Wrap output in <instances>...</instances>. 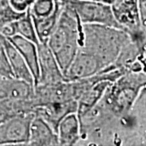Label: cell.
<instances>
[{"mask_svg": "<svg viewBox=\"0 0 146 146\" xmlns=\"http://www.w3.org/2000/svg\"><path fill=\"white\" fill-rule=\"evenodd\" d=\"M76 110L77 102L69 101L38 106L34 108L33 113L46 121L56 131L58 124L61 119L70 113H76Z\"/></svg>", "mask_w": 146, "mask_h": 146, "instance_id": "30bf717a", "label": "cell"}, {"mask_svg": "<svg viewBox=\"0 0 146 146\" xmlns=\"http://www.w3.org/2000/svg\"><path fill=\"white\" fill-rule=\"evenodd\" d=\"M14 28L16 35H19L25 39H28L36 45L39 44V40L36 35L33 21L29 11L25 15L14 22Z\"/></svg>", "mask_w": 146, "mask_h": 146, "instance_id": "e0dca14e", "label": "cell"}, {"mask_svg": "<svg viewBox=\"0 0 146 146\" xmlns=\"http://www.w3.org/2000/svg\"><path fill=\"white\" fill-rule=\"evenodd\" d=\"M11 43L16 47L25 61L28 68L31 72L34 80V86L39 79V64H38V50L37 45L34 42L25 39L19 35L7 37Z\"/></svg>", "mask_w": 146, "mask_h": 146, "instance_id": "4fadbf2b", "label": "cell"}, {"mask_svg": "<svg viewBox=\"0 0 146 146\" xmlns=\"http://www.w3.org/2000/svg\"><path fill=\"white\" fill-rule=\"evenodd\" d=\"M61 2L75 11L81 25L93 24L120 29L110 5L100 0H61Z\"/></svg>", "mask_w": 146, "mask_h": 146, "instance_id": "5b68a950", "label": "cell"}, {"mask_svg": "<svg viewBox=\"0 0 146 146\" xmlns=\"http://www.w3.org/2000/svg\"><path fill=\"white\" fill-rule=\"evenodd\" d=\"M28 145L58 146L57 132L46 121L34 115L29 127Z\"/></svg>", "mask_w": 146, "mask_h": 146, "instance_id": "8fae6325", "label": "cell"}, {"mask_svg": "<svg viewBox=\"0 0 146 146\" xmlns=\"http://www.w3.org/2000/svg\"><path fill=\"white\" fill-rule=\"evenodd\" d=\"M110 7L120 29L137 46L145 50L146 25L141 20L138 0H115Z\"/></svg>", "mask_w": 146, "mask_h": 146, "instance_id": "277c9868", "label": "cell"}, {"mask_svg": "<svg viewBox=\"0 0 146 146\" xmlns=\"http://www.w3.org/2000/svg\"><path fill=\"white\" fill-rule=\"evenodd\" d=\"M61 11L62 4L60 0H58L54 10L49 16L43 18L32 17L39 42H46L48 37L51 34V33L57 25Z\"/></svg>", "mask_w": 146, "mask_h": 146, "instance_id": "2e32d148", "label": "cell"}, {"mask_svg": "<svg viewBox=\"0 0 146 146\" xmlns=\"http://www.w3.org/2000/svg\"><path fill=\"white\" fill-rule=\"evenodd\" d=\"M33 113L12 116L0 123V145H28Z\"/></svg>", "mask_w": 146, "mask_h": 146, "instance_id": "8992f818", "label": "cell"}, {"mask_svg": "<svg viewBox=\"0 0 146 146\" xmlns=\"http://www.w3.org/2000/svg\"><path fill=\"white\" fill-rule=\"evenodd\" d=\"M0 76L7 77V78L13 77L10 65L8 63L7 58L6 55L5 50L1 39H0Z\"/></svg>", "mask_w": 146, "mask_h": 146, "instance_id": "d6986e66", "label": "cell"}, {"mask_svg": "<svg viewBox=\"0 0 146 146\" xmlns=\"http://www.w3.org/2000/svg\"><path fill=\"white\" fill-rule=\"evenodd\" d=\"M34 86L16 78L0 76V102H23L33 98Z\"/></svg>", "mask_w": 146, "mask_h": 146, "instance_id": "9c48e42d", "label": "cell"}, {"mask_svg": "<svg viewBox=\"0 0 146 146\" xmlns=\"http://www.w3.org/2000/svg\"><path fill=\"white\" fill-rule=\"evenodd\" d=\"M25 14L14 10L9 0H0V25L17 21Z\"/></svg>", "mask_w": 146, "mask_h": 146, "instance_id": "ac0fdd59", "label": "cell"}, {"mask_svg": "<svg viewBox=\"0 0 146 146\" xmlns=\"http://www.w3.org/2000/svg\"><path fill=\"white\" fill-rule=\"evenodd\" d=\"M103 70L98 58L80 46L69 68L64 73V81H74L89 78Z\"/></svg>", "mask_w": 146, "mask_h": 146, "instance_id": "52a82bcc", "label": "cell"}, {"mask_svg": "<svg viewBox=\"0 0 146 146\" xmlns=\"http://www.w3.org/2000/svg\"><path fill=\"white\" fill-rule=\"evenodd\" d=\"M61 2V0H60ZM57 25L46 41L63 75L76 56L81 43V24L75 11L61 2Z\"/></svg>", "mask_w": 146, "mask_h": 146, "instance_id": "3957f363", "label": "cell"}, {"mask_svg": "<svg viewBox=\"0 0 146 146\" xmlns=\"http://www.w3.org/2000/svg\"><path fill=\"white\" fill-rule=\"evenodd\" d=\"M35 0H9L14 10L21 13H25L31 7Z\"/></svg>", "mask_w": 146, "mask_h": 146, "instance_id": "ffe728a7", "label": "cell"}, {"mask_svg": "<svg viewBox=\"0 0 146 146\" xmlns=\"http://www.w3.org/2000/svg\"><path fill=\"white\" fill-rule=\"evenodd\" d=\"M37 50L39 79L36 85H49L63 81L64 75L46 42H39Z\"/></svg>", "mask_w": 146, "mask_h": 146, "instance_id": "ba28073f", "label": "cell"}, {"mask_svg": "<svg viewBox=\"0 0 146 146\" xmlns=\"http://www.w3.org/2000/svg\"><path fill=\"white\" fill-rule=\"evenodd\" d=\"M0 39L4 47L6 55L10 65L13 77L25 81L34 86V80L33 75L21 54L6 36L0 34Z\"/></svg>", "mask_w": 146, "mask_h": 146, "instance_id": "7c38bea8", "label": "cell"}, {"mask_svg": "<svg viewBox=\"0 0 146 146\" xmlns=\"http://www.w3.org/2000/svg\"><path fill=\"white\" fill-rule=\"evenodd\" d=\"M145 82V71L124 72L110 84L91 114L102 122H112L127 115L143 94Z\"/></svg>", "mask_w": 146, "mask_h": 146, "instance_id": "6da1fadb", "label": "cell"}, {"mask_svg": "<svg viewBox=\"0 0 146 146\" xmlns=\"http://www.w3.org/2000/svg\"><path fill=\"white\" fill-rule=\"evenodd\" d=\"M109 80H101L93 84L86 89L77 100V110L76 115L79 119L87 115L90 110L94 109L102 98L106 89L110 84Z\"/></svg>", "mask_w": 146, "mask_h": 146, "instance_id": "9a60e30c", "label": "cell"}, {"mask_svg": "<svg viewBox=\"0 0 146 146\" xmlns=\"http://www.w3.org/2000/svg\"><path fill=\"white\" fill-rule=\"evenodd\" d=\"M100 1H102V2H103L105 3H106V4H109V5H111L113 3H114V1L115 0H100Z\"/></svg>", "mask_w": 146, "mask_h": 146, "instance_id": "44dd1931", "label": "cell"}, {"mask_svg": "<svg viewBox=\"0 0 146 146\" xmlns=\"http://www.w3.org/2000/svg\"><path fill=\"white\" fill-rule=\"evenodd\" d=\"M131 42L130 36L118 28L81 25L80 46L98 58L103 70L113 68L123 49Z\"/></svg>", "mask_w": 146, "mask_h": 146, "instance_id": "7a4b0ae2", "label": "cell"}, {"mask_svg": "<svg viewBox=\"0 0 146 146\" xmlns=\"http://www.w3.org/2000/svg\"><path fill=\"white\" fill-rule=\"evenodd\" d=\"M58 146H73L81 139L80 123L76 113H70L58 123L56 129Z\"/></svg>", "mask_w": 146, "mask_h": 146, "instance_id": "5bb4252c", "label": "cell"}]
</instances>
